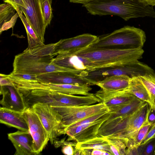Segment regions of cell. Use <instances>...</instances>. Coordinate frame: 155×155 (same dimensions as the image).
<instances>
[{"instance_id": "36", "label": "cell", "mask_w": 155, "mask_h": 155, "mask_svg": "<svg viewBox=\"0 0 155 155\" xmlns=\"http://www.w3.org/2000/svg\"><path fill=\"white\" fill-rule=\"evenodd\" d=\"M92 155H110L107 151L99 149H92L91 152Z\"/></svg>"}, {"instance_id": "18", "label": "cell", "mask_w": 155, "mask_h": 155, "mask_svg": "<svg viewBox=\"0 0 155 155\" xmlns=\"http://www.w3.org/2000/svg\"><path fill=\"white\" fill-rule=\"evenodd\" d=\"M130 79L129 77L125 75H114L105 78L97 82L96 85L105 91L123 90L128 88Z\"/></svg>"}, {"instance_id": "13", "label": "cell", "mask_w": 155, "mask_h": 155, "mask_svg": "<svg viewBox=\"0 0 155 155\" xmlns=\"http://www.w3.org/2000/svg\"><path fill=\"white\" fill-rule=\"evenodd\" d=\"M0 92L2 107L22 112L29 107L23 94L14 85L0 86Z\"/></svg>"}, {"instance_id": "15", "label": "cell", "mask_w": 155, "mask_h": 155, "mask_svg": "<svg viewBox=\"0 0 155 155\" xmlns=\"http://www.w3.org/2000/svg\"><path fill=\"white\" fill-rule=\"evenodd\" d=\"M56 56L54 62L61 67L81 71L95 69L94 64L92 61L71 53H61Z\"/></svg>"}, {"instance_id": "22", "label": "cell", "mask_w": 155, "mask_h": 155, "mask_svg": "<svg viewBox=\"0 0 155 155\" xmlns=\"http://www.w3.org/2000/svg\"><path fill=\"white\" fill-rule=\"evenodd\" d=\"M16 12L19 15L26 30L28 37V48H32L35 47L45 45L38 37L33 29L25 17L23 15L22 12L17 6H13Z\"/></svg>"}, {"instance_id": "20", "label": "cell", "mask_w": 155, "mask_h": 155, "mask_svg": "<svg viewBox=\"0 0 155 155\" xmlns=\"http://www.w3.org/2000/svg\"><path fill=\"white\" fill-rule=\"evenodd\" d=\"M126 90L137 98L148 103L151 107H152L149 94L140 77L131 79L129 86Z\"/></svg>"}, {"instance_id": "27", "label": "cell", "mask_w": 155, "mask_h": 155, "mask_svg": "<svg viewBox=\"0 0 155 155\" xmlns=\"http://www.w3.org/2000/svg\"><path fill=\"white\" fill-rule=\"evenodd\" d=\"M151 126L147 120L146 115L144 121L139 129L135 138L133 146L138 147L140 145L147 136Z\"/></svg>"}, {"instance_id": "17", "label": "cell", "mask_w": 155, "mask_h": 155, "mask_svg": "<svg viewBox=\"0 0 155 155\" xmlns=\"http://www.w3.org/2000/svg\"><path fill=\"white\" fill-rule=\"evenodd\" d=\"M0 123L24 131H29L28 122L24 112L0 107Z\"/></svg>"}, {"instance_id": "10", "label": "cell", "mask_w": 155, "mask_h": 155, "mask_svg": "<svg viewBox=\"0 0 155 155\" xmlns=\"http://www.w3.org/2000/svg\"><path fill=\"white\" fill-rule=\"evenodd\" d=\"M25 7L19 6L37 35L43 43L46 27L39 0H23Z\"/></svg>"}, {"instance_id": "35", "label": "cell", "mask_w": 155, "mask_h": 155, "mask_svg": "<svg viewBox=\"0 0 155 155\" xmlns=\"http://www.w3.org/2000/svg\"><path fill=\"white\" fill-rule=\"evenodd\" d=\"M0 86L13 85L12 82L7 78L0 75Z\"/></svg>"}, {"instance_id": "37", "label": "cell", "mask_w": 155, "mask_h": 155, "mask_svg": "<svg viewBox=\"0 0 155 155\" xmlns=\"http://www.w3.org/2000/svg\"><path fill=\"white\" fill-rule=\"evenodd\" d=\"M71 2L82 4L83 5L86 4L95 0H69Z\"/></svg>"}, {"instance_id": "38", "label": "cell", "mask_w": 155, "mask_h": 155, "mask_svg": "<svg viewBox=\"0 0 155 155\" xmlns=\"http://www.w3.org/2000/svg\"><path fill=\"white\" fill-rule=\"evenodd\" d=\"M148 5L153 6L155 5V0H143Z\"/></svg>"}, {"instance_id": "24", "label": "cell", "mask_w": 155, "mask_h": 155, "mask_svg": "<svg viewBox=\"0 0 155 155\" xmlns=\"http://www.w3.org/2000/svg\"><path fill=\"white\" fill-rule=\"evenodd\" d=\"M105 138L109 144L110 150L113 155H125L127 146L122 140L116 137Z\"/></svg>"}, {"instance_id": "31", "label": "cell", "mask_w": 155, "mask_h": 155, "mask_svg": "<svg viewBox=\"0 0 155 155\" xmlns=\"http://www.w3.org/2000/svg\"><path fill=\"white\" fill-rule=\"evenodd\" d=\"M19 17L18 13L16 12L15 15L9 21L4 23L0 26V31L1 33L3 31L13 28L15 25L18 18Z\"/></svg>"}, {"instance_id": "25", "label": "cell", "mask_w": 155, "mask_h": 155, "mask_svg": "<svg viewBox=\"0 0 155 155\" xmlns=\"http://www.w3.org/2000/svg\"><path fill=\"white\" fill-rule=\"evenodd\" d=\"M44 24L46 28L51 23L53 17L51 3L52 0H39Z\"/></svg>"}, {"instance_id": "39", "label": "cell", "mask_w": 155, "mask_h": 155, "mask_svg": "<svg viewBox=\"0 0 155 155\" xmlns=\"http://www.w3.org/2000/svg\"><path fill=\"white\" fill-rule=\"evenodd\" d=\"M153 155H155V147L154 150V153H153Z\"/></svg>"}, {"instance_id": "29", "label": "cell", "mask_w": 155, "mask_h": 155, "mask_svg": "<svg viewBox=\"0 0 155 155\" xmlns=\"http://www.w3.org/2000/svg\"><path fill=\"white\" fill-rule=\"evenodd\" d=\"M155 147V138L148 140L139 146L140 155H153Z\"/></svg>"}, {"instance_id": "9", "label": "cell", "mask_w": 155, "mask_h": 155, "mask_svg": "<svg viewBox=\"0 0 155 155\" xmlns=\"http://www.w3.org/2000/svg\"><path fill=\"white\" fill-rule=\"evenodd\" d=\"M109 113H107L100 118L93 122L66 128L64 134L68 136L67 141L75 140L77 143L83 142L97 136L101 126L107 119Z\"/></svg>"}, {"instance_id": "19", "label": "cell", "mask_w": 155, "mask_h": 155, "mask_svg": "<svg viewBox=\"0 0 155 155\" xmlns=\"http://www.w3.org/2000/svg\"><path fill=\"white\" fill-rule=\"evenodd\" d=\"M146 102L135 97L130 103L109 111L110 114L105 122L116 118L121 119L132 114L138 110Z\"/></svg>"}, {"instance_id": "16", "label": "cell", "mask_w": 155, "mask_h": 155, "mask_svg": "<svg viewBox=\"0 0 155 155\" xmlns=\"http://www.w3.org/2000/svg\"><path fill=\"white\" fill-rule=\"evenodd\" d=\"M16 150L15 155H35L33 150V139L29 131L18 130L8 134Z\"/></svg>"}, {"instance_id": "14", "label": "cell", "mask_w": 155, "mask_h": 155, "mask_svg": "<svg viewBox=\"0 0 155 155\" xmlns=\"http://www.w3.org/2000/svg\"><path fill=\"white\" fill-rule=\"evenodd\" d=\"M95 94L109 108V111L130 103L136 97L126 89L107 91L101 89Z\"/></svg>"}, {"instance_id": "12", "label": "cell", "mask_w": 155, "mask_h": 155, "mask_svg": "<svg viewBox=\"0 0 155 155\" xmlns=\"http://www.w3.org/2000/svg\"><path fill=\"white\" fill-rule=\"evenodd\" d=\"M38 81L41 83L70 84L88 86L95 85L90 80L80 74L64 72H54L36 75Z\"/></svg>"}, {"instance_id": "5", "label": "cell", "mask_w": 155, "mask_h": 155, "mask_svg": "<svg viewBox=\"0 0 155 155\" xmlns=\"http://www.w3.org/2000/svg\"><path fill=\"white\" fill-rule=\"evenodd\" d=\"M31 107L49 134L50 143L54 144L58 137L64 134L62 117L52 107L46 103H37Z\"/></svg>"}, {"instance_id": "6", "label": "cell", "mask_w": 155, "mask_h": 155, "mask_svg": "<svg viewBox=\"0 0 155 155\" xmlns=\"http://www.w3.org/2000/svg\"><path fill=\"white\" fill-rule=\"evenodd\" d=\"M39 101L52 107L89 105L101 102L95 94L83 96H75L44 90L40 94Z\"/></svg>"}, {"instance_id": "3", "label": "cell", "mask_w": 155, "mask_h": 155, "mask_svg": "<svg viewBox=\"0 0 155 155\" xmlns=\"http://www.w3.org/2000/svg\"><path fill=\"white\" fill-rule=\"evenodd\" d=\"M97 40L87 48L135 49L142 48L146 40L145 32L134 26H125L113 32L98 37Z\"/></svg>"}, {"instance_id": "7", "label": "cell", "mask_w": 155, "mask_h": 155, "mask_svg": "<svg viewBox=\"0 0 155 155\" xmlns=\"http://www.w3.org/2000/svg\"><path fill=\"white\" fill-rule=\"evenodd\" d=\"M53 107L62 117L64 130L71 125L108 108L102 102L89 105Z\"/></svg>"}, {"instance_id": "1", "label": "cell", "mask_w": 155, "mask_h": 155, "mask_svg": "<svg viewBox=\"0 0 155 155\" xmlns=\"http://www.w3.org/2000/svg\"><path fill=\"white\" fill-rule=\"evenodd\" d=\"M56 43L44 45L32 48H27L15 56L13 64L14 74L37 75L54 72H64L81 74V71L60 66L54 62Z\"/></svg>"}, {"instance_id": "28", "label": "cell", "mask_w": 155, "mask_h": 155, "mask_svg": "<svg viewBox=\"0 0 155 155\" xmlns=\"http://www.w3.org/2000/svg\"><path fill=\"white\" fill-rule=\"evenodd\" d=\"M109 112V110L108 108H107L68 126L66 128L72 127L93 122L100 118Z\"/></svg>"}, {"instance_id": "8", "label": "cell", "mask_w": 155, "mask_h": 155, "mask_svg": "<svg viewBox=\"0 0 155 155\" xmlns=\"http://www.w3.org/2000/svg\"><path fill=\"white\" fill-rule=\"evenodd\" d=\"M28 122L29 131L33 139V150L35 155L39 154L50 140L48 132L39 117L31 107L24 111Z\"/></svg>"}, {"instance_id": "33", "label": "cell", "mask_w": 155, "mask_h": 155, "mask_svg": "<svg viewBox=\"0 0 155 155\" xmlns=\"http://www.w3.org/2000/svg\"><path fill=\"white\" fill-rule=\"evenodd\" d=\"M147 117L151 125L155 123V111L150 106L147 112Z\"/></svg>"}, {"instance_id": "4", "label": "cell", "mask_w": 155, "mask_h": 155, "mask_svg": "<svg viewBox=\"0 0 155 155\" xmlns=\"http://www.w3.org/2000/svg\"><path fill=\"white\" fill-rule=\"evenodd\" d=\"M142 48L135 49L86 48L72 54L87 58L94 64L95 69L114 66H119L142 58Z\"/></svg>"}, {"instance_id": "2", "label": "cell", "mask_w": 155, "mask_h": 155, "mask_svg": "<svg viewBox=\"0 0 155 155\" xmlns=\"http://www.w3.org/2000/svg\"><path fill=\"white\" fill-rule=\"evenodd\" d=\"M82 6L92 15H115L125 21L138 17L155 18L153 6L143 0H95Z\"/></svg>"}, {"instance_id": "34", "label": "cell", "mask_w": 155, "mask_h": 155, "mask_svg": "<svg viewBox=\"0 0 155 155\" xmlns=\"http://www.w3.org/2000/svg\"><path fill=\"white\" fill-rule=\"evenodd\" d=\"M5 3H9L12 6H16L18 7L22 6L25 7V5L23 0H3Z\"/></svg>"}, {"instance_id": "11", "label": "cell", "mask_w": 155, "mask_h": 155, "mask_svg": "<svg viewBox=\"0 0 155 155\" xmlns=\"http://www.w3.org/2000/svg\"><path fill=\"white\" fill-rule=\"evenodd\" d=\"M98 37L88 33L83 34L75 37L61 39L54 48V55L68 52H75L87 48L95 42Z\"/></svg>"}, {"instance_id": "32", "label": "cell", "mask_w": 155, "mask_h": 155, "mask_svg": "<svg viewBox=\"0 0 155 155\" xmlns=\"http://www.w3.org/2000/svg\"><path fill=\"white\" fill-rule=\"evenodd\" d=\"M155 138V123L152 125L148 133L140 144L145 143L150 139Z\"/></svg>"}, {"instance_id": "23", "label": "cell", "mask_w": 155, "mask_h": 155, "mask_svg": "<svg viewBox=\"0 0 155 155\" xmlns=\"http://www.w3.org/2000/svg\"><path fill=\"white\" fill-rule=\"evenodd\" d=\"M140 78L149 94L152 104L150 107L155 111V74L140 76Z\"/></svg>"}, {"instance_id": "21", "label": "cell", "mask_w": 155, "mask_h": 155, "mask_svg": "<svg viewBox=\"0 0 155 155\" xmlns=\"http://www.w3.org/2000/svg\"><path fill=\"white\" fill-rule=\"evenodd\" d=\"M75 148L80 149H99L108 152L110 155H113L109 144L104 137L97 136L88 140L77 143Z\"/></svg>"}, {"instance_id": "26", "label": "cell", "mask_w": 155, "mask_h": 155, "mask_svg": "<svg viewBox=\"0 0 155 155\" xmlns=\"http://www.w3.org/2000/svg\"><path fill=\"white\" fill-rule=\"evenodd\" d=\"M14 7L10 4L5 3L0 5V26L9 21L16 13Z\"/></svg>"}, {"instance_id": "30", "label": "cell", "mask_w": 155, "mask_h": 155, "mask_svg": "<svg viewBox=\"0 0 155 155\" xmlns=\"http://www.w3.org/2000/svg\"><path fill=\"white\" fill-rule=\"evenodd\" d=\"M76 144L68 141H65L64 139L62 140V153L66 155H74V150L72 146H75Z\"/></svg>"}]
</instances>
